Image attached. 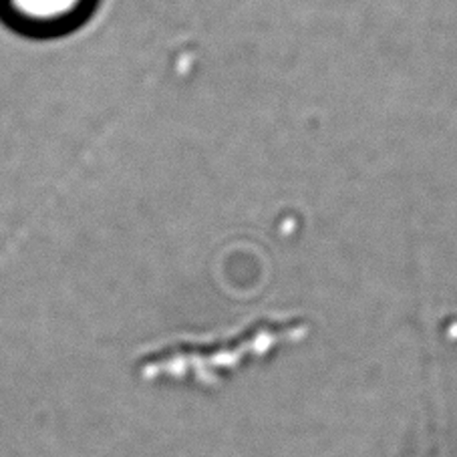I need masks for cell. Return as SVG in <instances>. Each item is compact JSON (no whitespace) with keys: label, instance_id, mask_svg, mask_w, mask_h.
Instances as JSON below:
<instances>
[{"label":"cell","instance_id":"1","mask_svg":"<svg viewBox=\"0 0 457 457\" xmlns=\"http://www.w3.org/2000/svg\"><path fill=\"white\" fill-rule=\"evenodd\" d=\"M79 4L81 0H6V12L14 27L43 33L69 22Z\"/></svg>","mask_w":457,"mask_h":457}]
</instances>
